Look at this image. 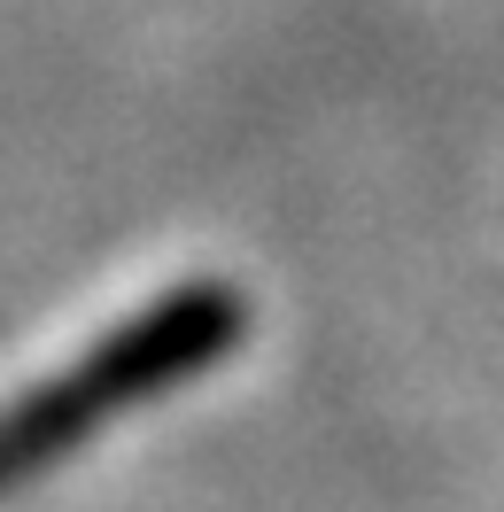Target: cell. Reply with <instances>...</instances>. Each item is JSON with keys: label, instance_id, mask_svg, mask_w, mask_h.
<instances>
[{"label": "cell", "instance_id": "obj_1", "mask_svg": "<svg viewBox=\"0 0 504 512\" xmlns=\"http://www.w3.org/2000/svg\"><path fill=\"white\" fill-rule=\"evenodd\" d=\"M241 334H249V303H241L233 280H179L148 311L117 319L63 373H47V381H32L24 396L0 404V497L39 481L78 443H94L117 412L156 404L179 381L225 365Z\"/></svg>", "mask_w": 504, "mask_h": 512}]
</instances>
